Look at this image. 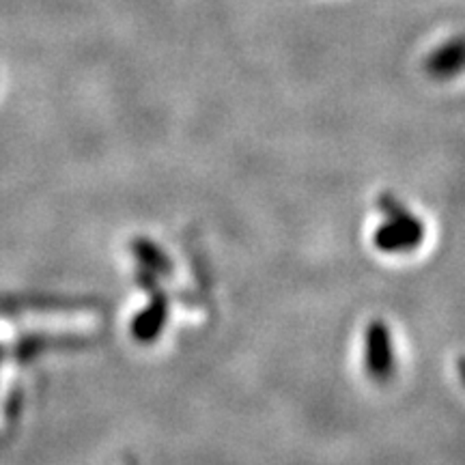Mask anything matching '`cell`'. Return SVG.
<instances>
[{
	"label": "cell",
	"mask_w": 465,
	"mask_h": 465,
	"mask_svg": "<svg viewBox=\"0 0 465 465\" xmlns=\"http://www.w3.org/2000/svg\"><path fill=\"white\" fill-rule=\"evenodd\" d=\"M381 207L388 220L386 224L375 231V246L380 248L381 252L388 254L411 252V250L420 246L424 240V226L420 220H418L414 213L407 212L397 199H392V196H383Z\"/></svg>",
	"instance_id": "obj_1"
},
{
	"label": "cell",
	"mask_w": 465,
	"mask_h": 465,
	"mask_svg": "<svg viewBox=\"0 0 465 465\" xmlns=\"http://www.w3.org/2000/svg\"><path fill=\"white\" fill-rule=\"evenodd\" d=\"M366 369L375 381L391 380L394 371L392 341L383 322H373L366 330Z\"/></svg>",
	"instance_id": "obj_2"
},
{
	"label": "cell",
	"mask_w": 465,
	"mask_h": 465,
	"mask_svg": "<svg viewBox=\"0 0 465 465\" xmlns=\"http://www.w3.org/2000/svg\"><path fill=\"white\" fill-rule=\"evenodd\" d=\"M168 317V304L166 300L158 295L144 311L132 322V334L134 339L141 342H151L158 339L162 328H164Z\"/></svg>",
	"instance_id": "obj_3"
},
{
	"label": "cell",
	"mask_w": 465,
	"mask_h": 465,
	"mask_svg": "<svg viewBox=\"0 0 465 465\" xmlns=\"http://www.w3.org/2000/svg\"><path fill=\"white\" fill-rule=\"evenodd\" d=\"M461 65H463L461 39H452V42H446L444 45H440V48L427 58V63H424L427 72L441 80L450 78V75H457L461 72Z\"/></svg>",
	"instance_id": "obj_4"
},
{
	"label": "cell",
	"mask_w": 465,
	"mask_h": 465,
	"mask_svg": "<svg viewBox=\"0 0 465 465\" xmlns=\"http://www.w3.org/2000/svg\"><path fill=\"white\" fill-rule=\"evenodd\" d=\"M134 250H136L138 259L143 261L144 265H149L151 270L155 272H166L168 270V259L164 257V252L153 243H149L147 240H141L134 243Z\"/></svg>",
	"instance_id": "obj_5"
}]
</instances>
